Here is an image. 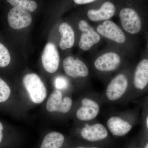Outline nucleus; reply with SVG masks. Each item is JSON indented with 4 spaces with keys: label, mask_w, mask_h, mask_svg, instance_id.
Segmentation results:
<instances>
[{
    "label": "nucleus",
    "mask_w": 148,
    "mask_h": 148,
    "mask_svg": "<svg viewBox=\"0 0 148 148\" xmlns=\"http://www.w3.org/2000/svg\"><path fill=\"white\" fill-rule=\"evenodd\" d=\"M11 90L8 84L0 78V103L5 102L10 97Z\"/></svg>",
    "instance_id": "obj_20"
},
{
    "label": "nucleus",
    "mask_w": 148,
    "mask_h": 148,
    "mask_svg": "<svg viewBox=\"0 0 148 148\" xmlns=\"http://www.w3.org/2000/svg\"><path fill=\"white\" fill-rule=\"evenodd\" d=\"M75 148H99L96 147H77Z\"/></svg>",
    "instance_id": "obj_25"
},
{
    "label": "nucleus",
    "mask_w": 148,
    "mask_h": 148,
    "mask_svg": "<svg viewBox=\"0 0 148 148\" xmlns=\"http://www.w3.org/2000/svg\"><path fill=\"white\" fill-rule=\"evenodd\" d=\"M134 66L130 62L106 84L101 93L103 104H125L130 92Z\"/></svg>",
    "instance_id": "obj_2"
},
{
    "label": "nucleus",
    "mask_w": 148,
    "mask_h": 148,
    "mask_svg": "<svg viewBox=\"0 0 148 148\" xmlns=\"http://www.w3.org/2000/svg\"><path fill=\"white\" fill-rule=\"evenodd\" d=\"M74 2L77 5H86L94 3L100 0H73Z\"/></svg>",
    "instance_id": "obj_23"
},
{
    "label": "nucleus",
    "mask_w": 148,
    "mask_h": 148,
    "mask_svg": "<svg viewBox=\"0 0 148 148\" xmlns=\"http://www.w3.org/2000/svg\"><path fill=\"white\" fill-rule=\"evenodd\" d=\"M77 28L81 33L78 42L79 49L84 51H91L94 53L103 43V38L86 19L78 21Z\"/></svg>",
    "instance_id": "obj_8"
},
{
    "label": "nucleus",
    "mask_w": 148,
    "mask_h": 148,
    "mask_svg": "<svg viewBox=\"0 0 148 148\" xmlns=\"http://www.w3.org/2000/svg\"><path fill=\"white\" fill-rule=\"evenodd\" d=\"M147 50H148L147 54H148V42H147Z\"/></svg>",
    "instance_id": "obj_27"
},
{
    "label": "nucleus",
    "mask_w": 148,
    "mask_h": 148,
    "mask_svg": "<svg viewBox=\"0 0 148 148\" xmlns=\"http://www.w3.org/2000/svg\"><path fill=\"white\" fill-rule=\"evenodd\" d=\"M130 2L120 4L116 15L121 27L128 35L135 38L147 28V23L143 8L136 2Z\"/></svg>",
    "instance_id": "obj_4"
},
{
    "label": "nucleus",
    "mask_w": 148,
    "mask_h": 148,
    "mask_svg": "<svg viewBox=\"0 0 148 148\" xmlns=\"http://www.w3.org/2000/svg\"><path fill=\"white\" fill-rule=\"evenodd\" d=\"M64 141L65 137L63 134L57 132H51L44 138L40 148H60Z\"/></svg>",
    "instance_id": "obj_17"
},
{
    "label": "nucleus",
    "mask_w": 148,
    "mask_h": 148,
    "mask_svg": "<svg viewBox=\"0 0 148 148\" xmlns=\"http://www.w3.org/2000/svg\"><path fill=\"white\" fill-rule=\"evenodd\" d=\"M127 58L121 51L107 45L92 53L89 67L92 74L106 85L112 77L129 64Z\"/></svg>",
    "instance_id": "obj_1"
},
{
    "label": "nucleus",
    "mask_w": 148,
    "mask_h": 148,
    "mask_svg": "<svg viewBox=\"0 0 148 148\" xmlns=\"http://www.w3.org/2000/svg\"><path fill=\"white\" fill-rule=\"evenodd\" d=\"M73 100L69 96L63 97L62 92L58 90H54L48 99L46 109L48 112H56L66 114L71 110Z\"/></svg>",
    "instance_id": "obj_13"
},
{
    "label": "nucleus",
    "mask_w": 148,
    "mask_h": 148,
    "mask_svg": "<svg viewBox=\"0 0 148 148\" xmlns=\"http://www.w3.org/2000/svg\"><path fill=\"white\" fill-rule=\"evenodd\" d=\"M63 64L64 72L69 77L88 81L90 79V67L81 59L70 55L65 58Z\"/></svg>",
    "instance_id": "obj_10"
},
{
    "label": "nucleus",
    "mask_w": 148,
    "mask_h": 148,
    "mask_svg": "<svg viewBox=\"0 0 148 148\" xmlns=\"http://www.w3.org/2000/svg\"><path fill=\"white\" fill-rule=\"evenodd\" d=\"M3 126L2 123L0 121V144L1 143L3 140Z\"/></svg>",
    "instance_id": "obj_24"
},
{
    "label": "nucleus",
    "mask_w": 148,
    "mask_h": 148,
    "mask_svg": "<svg viewBox=\"0 0 148 148\" xmlns=\"http://www.w3.org/2000/svg\"><path fill=\"white\" fill-rule=\"evenodd\" d=\"M14 7L18 8L24 10L33 12L36 10L37 4L32 0H7Z\"/></svg>",
    "instance_id": "obj_18"
},
{
    "label": "nucleus",
    "mask_w": 148,
    "mask_h": 148,
    "mask_svg": "<svg viewBox=\"0 0 148 148\" xmlns=\"http://www.w3.org/2000/svg\"><path fill=\"white\" fill-rule=\"evenodd\" d=\"M11 61L10 53L8 49L0 43V68H5L8 66Z\"/></svg>",
    "instance_id": "obj_21"
},
{
    "label": "nucleus",
    "mask_w": 148,
    "mask_h": 148,
    "mask_svg": "<svg viewBox=\"0 0 148 148\" xmlns=\"http://www.w3.org/2000/svg\"><path fill=\"white\" fill-rule=\"evenodd\" d=\"M148 95V54L146 53L134 66L131 87L125 104Z\"/></svg>",
    "instance_id": "obj_6"
},
{
    "label": "nucleus",
    "mask_w": 148,
    "mask_h": 148,
    "mask_svg": "<svg viewBox=\"0 0 148 148\" xmlns=\"http://www.w3.org/2000/svg\"><path fill=\"white\" fill-rule=\"evenodd\" d=\"M119 7V5H118L113 1H103L100 4L88 9L86 14V20L93 25L111 20L117 15Z\"/></svg>",
    "instance_id": "obj_9"
},
{
    "label": "nucleus",
    "mask_w": 148,
    "mask_h": 148,
    "mask_svg": "<svg viewBox=\"0 0 148 148\" xmlns=\"http://www.w3.org/2000/svg\"><path fill=\"white\" fill-rule=\"evenodd\" d=\"M103 104L101 93L92 91L81 99L75 116L84 123L96 120Z\"/></svg>",
    "instance_id": "obj_7"
},
{
    "label": "nucleus",
    "mask_w": 148,
    "mask_h": 148,
    "mask_svg": "<svg viewBox=\"0 0 148 148\" xmlns=\"http://www.w3.org/2000/svg\"><path fill=\"white\" fill-rule=\"evenodd\" d=\"M143 148H148V141L145 143Z\"/></svg>",
    "instance_id": "obj_26"
},
{
    "label": "nucleus",
    "mask_w": 148,
    "mask_h": 148,
    "mask_svg": "<svg viewBox=\"0 0 148 148\" xmlns=\"http://www.w3.org/2000/svg\"><path fill=\"white\" fill-rule=\"evenodd\" d=\"M70 81L67 78L62 76L56 77L54 80V85L57 90H66L70 86Z\"/></svg>",
    "instance_id": "obj_22"
},
{
    "label": "nucleus",
    "mask_w": 148,
    "mask_h": 148,
    "mask_svg": "<svg viewBox=\"0 0 148 148\" xmlns=\"http://www.w3.org/2000/svg\"><path fill=\"white\" fill-rule=\"evenodd\" d=\"M92 25L107 45L121 51L128 58L133 56L135 38L128 35L119 24L109 20Z\"/></svg>",
    "instance_id": "obj_3"
},
{
    "label": "nucleus",
    "mask_w": 148,
    "mask_h": 148,
    "mask_svg": "<svg viewBox=\"0 0 148 148\" xmlns=\"http://www.w3.org/2000/svg\"><path fill=\"white\" fill-rule=\"evenodd\" d=\"M44 68L48 73H52L58 70L60 63L58 51L53 43L49 42L46 45L42 56Z\"/></svg>",
    "instance_id": "obj_14"
},
{
    "label": "nucleus",
    "mask_w": 148,
    "mask_h": 148,
    "mask_svg": "<svg viewBox=\"0 0 148 148\" xmlns=\"http://www.w3.org/2000/svg\"><path fill=\"white\" fill-rule=\"evenodd\" d=\"M61 35L59 47L62 50L70 49L75 42V33L71 25L67 22L61 23L58 28Z\"/></svg>",
    "instance_id": "obj_16"
},
{
    "label": "nucleus",
    "mask_w": 148,
    "mask_h": 148,
    "mask_svg": "<svg viewBox=\"0 0 148 148\" xmlns=\"http://www.w3.org/2000/svg\"><path fill=\"white\" fill-rule=\"evenodd\" d=\"M8 21L12 29L18 30L29 27L32 23V18L27 11L14 7L9 12Z\"/></svg>",
    "instance_id": "obj_15"
},
{
    "label": "nucleus",
    "mask_w": 148,
    "mask_h": 148,
    "mask_svg": "<svg viewBox=\"0 0 148 148\" xmlns=\"http://www.w3.org/2000/svg\"><path fill=\"white\" fill-rule=\"evenodd\" d=\"M23 83L33 103L40 104L45 100L47 95L46 88L38 75L27 74L23 78Z\"/></svg>",
    "instance_id": "obj_11"
},
{
    "label": "nucleus",
    "mask_w": 148,
    "mask_h": 148,
    "mask_svg": "<svg viewBox=\"0 0 148 148\" xmlns=\"http://www.w3.org/2000/svg\"><path fill=\"white\" fill-rule=\"evenodd\" d=\"M139 119L138 110H127L109 114L105 125L113 136L123 137L127 135L137 124Z\"/></svg>",
    "instance_id": "obj_5"
},
{
    "label": "nucleus",
    "mask_w": 148,
    "mask_h": 148,
    "mask_svg": "<svg viewBox=\"0 0 148 148\" xmlns=\"http://www.w3.org/2000/svg\"><path fill=\"white\" fill-rule=\"evenodd\" d=\"M142 110V122L143 129L148 135V95L143 96L140 102Z\"/></svg>",
    "instance_id": "obj_19"
},
{
    "label": "nucleus",
    "mask_w": 148,
    "mask_h": 148,
    "mask_svg": "<svg viewBox=\"0 0 148 148\" xmlns=\"http://www.w3.org/2000/svg\"><path fill=\"white\" fill-rule=\"evenodd\" d=\"M109 133L105 125L97 120L84 123L80 130L82 138L86 141L91 143H97L107 140Z\"/></svg>",
    "instance_id": "obj_12"
}]
</instances>
